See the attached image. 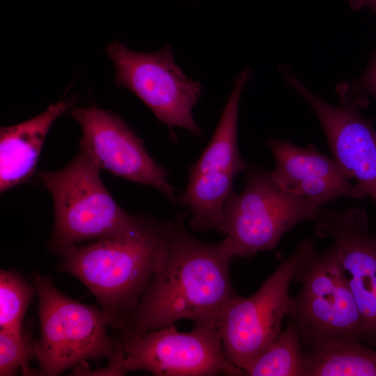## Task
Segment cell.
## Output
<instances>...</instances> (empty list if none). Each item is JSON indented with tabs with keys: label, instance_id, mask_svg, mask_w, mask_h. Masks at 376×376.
<instances>
[{
	"label": "cell",
	"instance_id": "cell-1",
	"mask_svg": "<svg viewBox=\"0 0 376 376\" xmlns=\"http://www.w3.org/2000/svg\"><path fill=\"white\" fill-rule=\"evenodd\" d=\"M173 222L164 260L120 331L121 341L188 319L194 326L217 325L226 304L237 295L230 281L233 255L226 240L199 241Z\"/></svg>",
	"mask_w": 376,
	"mask_h": 376
},
{
	"label": "cell",
	"instance_id": "cell-2",
	"mask_svg": "<svg viewBox=\"0 0 376 376\" xmlns=\"http://www.w3.org/2000/svg\"><path fill=\"white\" fill-rule=\"evenodd\" d=\"M173 222L153 219L147 230L76 245L63 251L61 269L80 280L102 306L109 325L120 330L159 270Z\"/></svg>",
	"mask_w": 376,
	"mask_h": 376
},
{
	"label": "cell",
	"instance_id": "cell-3",
	"mask_svg": "<svg viewBox=\"0 0 376 376\" xmlns=\"http://www.w3.org/2000/svg\"><path fill=\"white\" fill-rule=\"evenodd\" d=\"M100 171L80 147L62 169L38 173L54 203L49 242L54 251L61 255L81 242L140 233L150 226L153 219L130 214L120 207L102 181Z\"/></svg>",
	"mask_w": 376,
	"mask_h": 376
},
{
	"label": "cell",
	"instance_id": "cell-4",
	"mask_svg": "<svg viewBox=\"0 0 376 376\" xmlns=\"http://www.w3.org/2000/svg\"><path fill=\"white\" fill-rule=\"evenodd\" d=\"M295 281L301 287L291 298L288 317L295 323L304 349L363 340L361 315L332 247L314 252Z\"/></svg>",
	"mask_w": 376,
	"mask_h": 376
},
{
	"label": "cell",
	"instance_id": "cell-5",
	"mask_svg": "<svg viewBox=\"0 0 376 376\" xmlns=\"http://www.w3.org/2000/svg\"><path fill=\"white\" fill-rule=\"evenodd\" d=\"M34 281L40 322L38 375H58L87 359L113 356L120 342L107 334L103 311L69 298L45 276L35 274Z\"/></svg>",
	"mask_w": 376,
	"mask_h": 376
},
{
	"label": "cell",
	"instance_id": "cell-6",
	"mask_svg": "<svg viewBox=\"0 0 376 376\" xmlns=\"http://www.w3.org/2000/svg\"><path fill=\"white\" fill-rule=\"evenodd\" d=\"M314 252L313 242L304 240L253 295L247 298L236 295L224 308L218 322L223 349L243 375L282 331L290 310V283Z\"/></svg>",
	"mask_w": 376,
	"mask_h": 376
},
{
	"label": "cell",
	"instance_id": "cell-7",
	"mask_svg": "<svg viewBox=\"0 0 376 376\" xmlns=\"http://www.w3.org/2000/svg\"><path fill=\"white\" fill-rule=\"evenodd\" d=\"M320 210L281 189L269 172L251 168L243 191H233L225 204L224 240L233 257L272 251L297 224L314 221Z\"/></svg>",
	"mask_w": 376,
	"mask_h": 376
},
{
	"label": "cell",
	"instance_id": "cell-8",
	"mask_svg": "<svg viewBox=\"0 0 376 376\" xmlns=\"http://www.w3.org/2000/svg\"><path fill=\"white\" fill-rule=\"evenodd\" d=\"M106 50L115 68L117 87L132 92L170 129L180 127L196 136L202 135L192 109L203 87L176 64L170 47L140 52L115 41Z\"/></svg>",
	"mask_w": 376,
	"mask_h": 376
},
{
	"label": "cell",
	"instance_id": "cell-9",
	"mask_svg": "<svg viewBox=\"0 0 376 376\" xmlns=\"http://www.w3.org/2000/svg\"><path fill=\"white\" fill-rule=\"evenodd\" d=\"M127 371L158 376L243 375L227 357L217 325L194 326L188 333L175 324L121 341Z\"/></svg>",
	"mask_w": 376,
	"mask_h": 376
},
{
	"label": "cell",
	"instance_id": "cell-10",
	"mask_svg": "<svg viewBox=\"0 0 376 376\" xmlns=\"http://www.w3.org/2000/svg\"><path fill=\"white\" fill-rule=\"evenodd\" d=\"M279 70L315 113L334 159L376 205V130L360 112L366 104L364 94L338 88L340 103L334 106L313 93L288 66L281 65Z\"/></svg>",
	"mask_w": 376,
	"mask_h": 376
},
{
	"label": "cell",
	"instance_id": "cell-11",
	"mask_svg": "<svg viewBox=\"0 0 376 376\" xmlns=\"http://www.w3.org/2000/svg\"><path fill=\"white\" fill-rule=\"evenodd\" d=\"M82 130L80 147L102 170L157 189L177 202L168 171L149 155L144 143L118 115L93 105L69 111Z\"/></svg>",
	"mask_w": 376,
	"mask_h": 376
},
{
	"label": "cell",
	"instance_id": "cell-12",
	"mask_svg": "<svg viewBox=\"0 0 376 376\" xmlns=\"http://www.w3.org/2000/svg\"><path fill=\"white\" fill-rule=\"evenodd\" d=\"M316 235L333 241L362 317L367 346H376V235L370 231L365 210L321 208L314 221Z\"/></svg>",
	"mask_w": 376,
	"mask_h": 376
},
{
	"label": "cell",
	"instance_id": "cell-13",
	"mask_svg": "<svg viewBox=\"0 0 376 376\" xmlns=\"http://www.w3.org/2000/svg\"><path fill=\"white\" fill-rule=\"evenodd\" d=\"M267 143L276 163L270 177L287 193L320 207L339 196H366L334 159L313 145L301 148L275 138H269Z\"/></svg>",
	"mask_w": 376,
	"mask_h": 376
},
{
	"label": "cell",
	"instance_id": "cell-14",
	"mask_svg": "<svg viewBox=\"0 0 376 376\" xmlns=\"http://www.w3.org/2000/svg\"><path fill=\"white\" fill-rule=\"evenodd\" d=\"M70 105L68 100L59 101L28 120L1 127V193L31 178L49 129Z\"/></svg>",
	"mask_w": 376,
	"mask_h": 376
},
{
	"label": "cell",
	"instance_id": "cell-15",
	"mask_svg": "<svg viewBox=\"0 0 376 376\" xmlns=\"http://www.w3.org/2000/svg\"><path fill=\"white\" fill-rule=\"evenodd\" d=\"M251 77V70L237 76L212 139L197 162L189 169V178L202 174L230 173L236 176L246 168L237 145V119L242 91Z\"/></svg>",
	"mask_w": 376,
	"mask_h": 376
},
{
	"label": "cell",
	"instance_id": "cell-16",
	"mask_svg": "<svg viewBox=\"0 0 376 376\" xmlns=\"http://www.w3.org/2000/svg\"><path fill=\"white\" fill-rule=\"evenodd\" d=\"M306 376H376V350L350 340L306 349Z\"/></svg>",
	"mask_w": 376,
	"mask_h": 376
},
{
	"label": "cell",
	"instance_id": "cell-17",
	"mask_svg": "<svg viewBox=\"0 0 376 376\" xmlns=\"http://www.w3.org/2000/svg\"><path fill=\"white\" fill-rule=\"evenodd\" d=\"M299 330L290 320L274 341L244 370L249 376H306V361Z\"/></svg>",
	"mask_w": 376,
	"mask_h": 376
},
{
	"label": "cell",
	"instance_id": "cell-18",
	"mask_svg": "<svg viewBox=\"0 0 376 376\" xmlns=\"http://www.w3.org/2000/svg\"><path fill=\"white\" fill-rule=\"evenodd\" d=\"M36 289L19 274L8 270L0 272V327L21 330L26 311Z\"/></svg>",
	"mask_w": 376,
	"mask_h": 376
},
{
	"label": "cell",
	"instance_id": "cell-19",
	"mask_svg": "<svg viewBox=\"0 0 376 376\" xmlns=\"http://www.w3.org/2000/svg\"><path fill=\"white\" fill-rule=\"evenodd\" d=\"M37 343L22 330L0 331V375H15L20 368L24 375H38L29 361L37 358Z\"/></svg>",
	"mask_w": 376,
	"mask_h": 376
},
{
	"label": "cell",
	"instance_id": "cell-20",
	"mask_svg": "<svg viewBox=\"0 0 376 376\" xmlns=\"http://www.w3.org/2000/svg\"><path fill=\"white\" fill-rule=\"evenodd\" d=\"M127 372L125 367V354L123 343L113 356L109 359V364L104 369L89 370L87 363L84 361L74 366L72 375H123Z\"/></svg>",
	"mask_w": 376,
	"mask_h": 376
},
{
	"label": "cell",
	"instance_id": "cell-21",
	"mask_svg": "<svg viewBox=\"0 0 376 376\" xmlns=\"http://www.w3.org/2000/svg\"><path fill=\"white\" fill-rule=\"evenodd\" d=\"M351 91L366 93L376 99V52H374L363 75L352 83H344Z\"/></svg>",
	"mask_w": 376,
	"mask_h": 376
},
{
	"label": "cell",
	"instance_id": "cell-22",
	"mask_svg": "<svg viewBox=\"0 0 376 376\" xmlns=\"http://www.w3.org/2000/svg\"><path fill=\"white\" fill-rule=\"evenodd\" d=\"M348 3L353 10L369 8L376 15V0H348Z\"/></svg>",
	"mask_w": 376,
	"mask_h": 376
}]
</instances>
